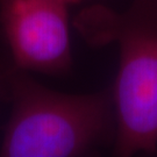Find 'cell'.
<instances>
[{
  "instance_id": "cell-1",
  "label": "cell",
  "mask_w": 157,
  "mask_h": 157,
  "mask_svg": "<svg viewBox=\"0 0 157 157\" xmlns=\"http://www.w3.org/2000/svg\"><path fill=\"white\" fill-rule=\"evenodd\" d=\"M75 26L91 44L119 47L112 94L115 155L157 152V0H133L121 13L91 6Z\"/></svg>"
},
{
  "instance_id": "cell-2",
  "label": "cell",
  "mask_w": 157,
  "mask_h": 157,
  "mask_svg": "<svg viewBox=\"0 0 157 157\" xmlns=\"http://www.w3.org/2000/svg\"><path fill=\"white\" fill-rule=\"evenodd\" d=\"M12 97L2 157L83 156L111 127L114 106L107 92L62 93L20 73L12 79Z\"/></svg>"
},
{
  "instance_id": "cell-3",
  "label": "cell",
  "mask_w": 157,
  "mask_h": 157,
  "mask_svg": "<svg viewBox=\"0 0 157 157\" xmlns=\"http://www.w3.org/2000/svg\"><path fill=\"white\" fill-rule=\"evenodd\" d=\"M67 4L63 0H0V21L21 70L58 75L72 63Z\"/></svg>"
},
{
  "instance_id": "cell-4",
  "label": "cell",
  "mask_w": 157,
  "mask_h": 157,
  "mask_svg": "<svg viewBox=\"0 0 157 157\" xmlns=\"http://www.w3.org/2000/svg\"><path fill=\"white\" fill-rule=\"evenodd\" d=\"M63 1H65L67 5H69V4H75V2H78V1H80V0H63Z\"/></svg>"
}]
</instances>
